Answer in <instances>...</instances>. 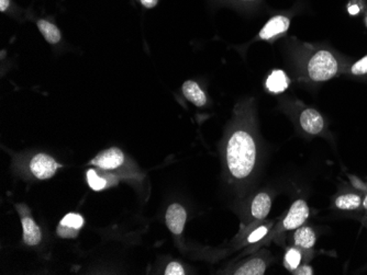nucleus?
Listing matches in <instances>:
<instances>
[{
  "instance_id": "nucleus-1",
  "label": "nucleus",
  "mask_w": 367,
  "mask_h": 275,
  "mask_svg": "<svg viewBox=\"0 0 367 275\" xmlns=\"http://www.w3.org/2000/svg\"><path fill=\"white\" fill-rule=\"evenodd\" d=\"M259 160V146L253 133L238 127L226 146L227 167L234 180H247L253 175Z\"/></svg>"
},
{
  "instance_id": "nucleus-2",
  "label": "nucleus",
  "mask_w": 367,
  "mask_h": 275,
  "mask_svg": "<svg viewBox=\"0 0 367 275\" xmlns=\"http://www.w3.org/2000/svg\"><path fill=\"white\" fill-rule=\"evenodd\" d=\"M343 72H346V63L340 55L324 47L313 51L306 63V74L313 82L331 80Z\"/></svg>"
},
{
  "instance_id": "nucleus-3",
  "label": "nucleus",
  "mask_w": 367,
  "mask_h": 275,
  "mask_svg": "<svg viewBox=\"0 0 367 275\" xmlns=\"http://www.w3.org/2000/svg\"><path fill=\"white\" fill-rule=\"evenodd\" d=\"M309 214H311V210H309L307 202L302 199H298L291 204L289 212L282 217L277 224L273 226L267 237L261 243H269V241H276L280 236L283 235L284 232L300 228V226L305 224L306 221L309 217Z\"/></svg>"
},
{
  "instance_id": "nucleus-4",
  "label": "nucleus",
  "mask_w": 367,
  "mask_h": 275,
  "mask_svg": "<svg viewBox=\"0 0 367 275\" xmlns=\"http://www.w3.org/2000/svg\"><path fill=\"white\" fill-rule=\"evenodd\" d=\"M300 125L302 131L309 135H320L326 130L324 116L313 108L302 111L300 116Z\"/></svg>"
},
{
  "instance_id": "nucleus-5",
  "label": "nucleus",
  "mask_w": 367,
  "mask_h": 275,
  "mask_svg": "<svg viewBox=\"0 0 367 275\" xmlns=\"http://www.w3.org/2000/svg\"><path fill=\"white\" fill-rule=\"evenodd\" d=\"M57 168L59 165L56 162L47 154L36 155L30 162L31 173L40 180L52 178L56 173Z\"/></svg>"
},
{
  "instance_id": "nucleus-6",
  "label": "nucleus",
  "mask_w": 367,
  "mask_h": 275,
  "mask_svg": "<svg viewBox=\"0 0 367 275\" xmlns=\"http://www.w3.org/2000/svg\"><path fill=\"white\" fill-rule=\"evenodd\" d=\"M187 212L178 203H173L166 210L165 221L171 234L180 236L185 228Z\"/></svg>"
},
{
  "instance_id": "nucleus-7",
  "label": "nucleus",
  "mask_w": 367,
  "mask_h": 275,
  "mask_svg": "<svg viewBox=\"0 0 367 275\" xmlns=\"http://www.w3.org/2000/svg\"><path fill=\"white\" fill-rule=\"evenodd\" d=\"M363 197H364V193L359 190L341 191L335 197L333 206L337 210H348V212L362 210Z\"/></svg>"
},
{
  "instance_id": "nucleus-8",
  "label": "nucleus",
  "mask_w": 367,
  "mask_h": 275,
  "mask_svg": "<svg viewBox=\"0 0 367 275\" xmlns=\"http://www.w3.org/2000/svg\"><path fill=\"white\" fill-rule=\"evenodd\" d=\"M123 162H125V156H123V151L114 147V148H109L101 153L90 162V164L104 170H112L123 165Z\"/></svg>"
},
{
  "instance_id": "nucleus-9",
  "label": "nucleus",
  "mask_w": 367,
  "mask_h": 275,
  "mask_svg": "<svg viewBox=\"0 0 367 275\" xmlns=\"http://www.w3.org/2000/svg\"><path fill=\"white\" fill-rule=\"evenodd\" d=\"M289 25H291V21L287 16H273L272 19H269L262 28V30L259 33V38L264 41H271L278 35L287 32Z\"/></svg>"
},
{
  "instance_id": "nucleus-10",
  "label": "nucleus",
  "mask_w": 367,
  "mask_h": 275,
  "mask_svg": "<svg viewBox=\"0 0 367 275\" xmlns=\"http://www.w3.org/2000/svg\"><path fill=\"white\" fill-rule=\"evenodd\" d=\"M272 197L267 192H260L251 201L250 214L255 221H264L272 210Z\"/></svg>"
},
{
  "instance_id": "nucleus-11",
  "label": "nucleus",
  "mask_w": 367,
  "mask_h": 275,
  "mask_svg": "<svg viewBox=\"0 0 367 275\" xmlns=\"http://www.w3.org/2000/svg\"><path fill=\"white\" fill-rule=\"evenodd\" d=\"M293 243L302 250L313 251L317 243L315 230L309 226H300V228L295 230Z\"/></svg>"
},
{
  "instance_id": "nucleus-12",
  "label": "nucleus",
  "mask_w": 367,
  "mask_h": 275,
  "mask_svg": "<svg viewBox=\"0 0 367 275\" xmlns=\"http://www.w3.org/2000/svg\"><path fill=\"white\" fill-rule=\"evenodd\" d=\"M182 91L186 99L198 108H202V107L207 104V96L196 81H185L182 84Z\"/></svg>"
},
{
  "instance_id": "nucleus-13",
  "label": "nucleus",
  "mask_w": 367,
  "mask_h": 275,
  "mask_svg": "<svg viewBox=\"0 0 367 275\" xmlns=\"http://www.w3.org/2000/svg\"><path fill=\"white\" fill-rule=\"evenodd\" d=\"M22 230H23V241L28 245H36L41 243L42 232L36 221L31 219L30 215L21 213Z\"/></svg>"
},
{
  "instance_id": "nucleus-14",
  "label": "nucleus",
  "mask_w": 367,
  "mask_h": 275,
  "mask_svg": "<svg viewBox=\"0 0 367 275\" xmlns=\"http://www.w3.org/2000/svg\"><path fill=\"white\" fill-rule=\"evenodd\" d=\"M289 85H291V79L282 69L273 70L272 73L269 74V77H267L266 82H265L266 89L272 94H276V95L285 91L289 88Z\"/></svg>"
},
{
  "instance_id": "nucleus-15",
  "label": "nucleus",
  "mask_w": 367,
  "mask_h": 275,
  "mask_svg": "<svg viewBox=\"0 0 367 275\" xmlns=\"http://www.w3.org/2000/svg\"><path fill=\"white\" fill-rule=\"evenodd\" d=\"M267 269V261L263 256H255L245 261L234 270L235 275H263Z\"/></svg>"
},
{
  "instance_id": "nucleus-16",
  "label": "nucleus",
  "mask_w": 367,
  "mask_h": 275,
  "mask_svg": "<svg viewBox=\"0 0 367 275\" xmlns=\"http://www.w3.org/2000/svg\"><path fill=\"white\" fill-rule=\"evenodd\" d=\"M36 27H38L42 36L51 45H56L62 41V33H61L60 29L51 20L41 18L36 21Z\"/></svg>"
},
{
  "instance_id": "nucleus-17",
  "label": "nucleus",
  "mask_w": 367,
  "mask_h": 275,
  "mask_svg": "<svg viewBox=\"0 0 367 275\" xmlns=\"http://www.w3.org/2000/svg\"><path fill=\"white\" fill-rule=\"evenodd\" d=\"M313 254V251H304L302 249L298 248L296 245L291 247V248L287 249L286 251L285 256H284V265L289 272H293L295 269L300 267L302 265V260L305 259L306 262L309 261L307 256Z\"/></svg>"
},
{
  "instance_id": "nucleus-18",
  "label": "nucleus",
  "mask_w": 367,
  "mask_h": 275,
  "mask_svg": "<svg viewBox=\"0 0 367 275\" xmlns=\"http://www.w3.org/2000/svg\"><path fill=\"white\" fill-rule=\"evenodd\" d=\"M274 225V221H267V223H263L262 221V224L255 227L252 232H249V235L247 236V239H245L247 243L254 245V243L263 241L267 237V235H269V232H271Z\"/></svg>"
},
{
  "instance_id": "nucleus-19",
  "label": "nucleus",
  "mask_w": 367,
  "mask_h": 275,
  "mask_svg": "<svg viewBox=\"0 0 367 275\" xmlns=\"http://www.w3.org/2000/svg\"><path fill=\"white\" fill-rule=\"evenodd\" d=\"M346 73L355 78H367V54L357 62L352 63L346 68Z\"/></svg>"
},
{
  "instance_id": "nucleus-20",
  "label": "nucleus",
  "mask_w": 367,
  "mask_h": 275,
  "mask_svg": "<svg viewBox=\"0 0 367 275\" xmlns=\"http://www.w3.org/2000/svg\"><path fill=\"white\" fill-rule=\"evenodd\" d=\"M61 225L79 230L84 226V219L79 214L70 213L64 216V219L61 221Z\"/></svg>"
},
{
  "instance_id": "nucleus-21",
  "label": "nucleus",
  "mask_w": 367,
  "mask_h": 275,
  "mask_svg": "<svg viewBox=\"0 0 367 275\" xmlns=\"http://www.w3.org/2000/svg\"><path fill=\"white\" fill-rule=\"evenodd\" d=\"M87 181L90 188L95 190V191H101V190L105 189L107 186V181L104 178L99 177L94 169L88 170Z\"/></svg>"
},
{
  "instance_id": "nucleus-22",
  "label": "nucleus",
  "mask_w": 367,
  "mask_h": 275,
  "mask_svg": "<svg viewBox=\"0 0 367 275\" xmlns=\"http://www.w3.org/2000/svg\"><path fill=\"white\" fill-rule=\"evenodd\" d=\"M165 275H184L186 274L185 269L180 265V262H171L167 267H166Z\"/></svg>"
},
{
  "instance_id": "nucleus-23",
  "label": "nucleus",
  "mask_w": 367,
  "mask_h": 275,
  "mask_svg": "<svg viewBox=\"0 0 367 275\" xmlns=\"http://www.w3.org/2000/svg\"><path fill=\"white\" fill-rule=\"evenodd\" d=\"M79 230H73L70 227L64 226V225H59L57 227V235L62 238H75L78 235Z\"/></svg>"
},
{
  "instance_id": "nucleus-24",
  "label": "nucleus",
  "mask_w": 367,
  "mask_h": 275,
  "mask_svg": "<svg viewBox=\"0 0 367 275\" xmlns=\"http://www.w3.org/2000/svg\"><path fill=\"white\" fill-rule=\"evenodd\" d=\"M291 273L294 275H313L315 274V270H313V267H311V265H308L307 262H306L304 265L302 263L300 267L295 269Z\"/></svg>"
},
{
  "instance_id": "nucleus-25",
  "label": "nucleus",
  "mask_w": 367,
  "mask_h": 275,
  "mask_svg": "<svg viewBox=\"0 0 367 275\" xmlns=\"http://www.w3.org/2000/svg\"><path fill=\"white\" fill-rule=\"evenodd\" d=\"M18 9L12 0H0V11L3 14H9L10 11H16Z\"/></svg>"
},
{
  "instance_id": "nucleus-26",
  "label": "nucleus",
  "mask_w": 367,
  "mask_h": 275,
  "mask_svg": "<svg viewBox=\"0 0 367 275\" xmlns=\"http://www.w3.org/2000/svg\"><path fill=\"white\" fill-rule=\"evenodd\" d=\"M361 10H362V8H361L359 3H354V1L353 3H348V12L351 14V16H357V14H359V12H361Z\"/></svg>"
},
{
  "instance_id": "nucleus-27",
  "label": "nucleus",
  "mask_w": 367,
  "mask_h": 275,
  "mask_svg": "<svg viewBox=\"0 0 367 275\" xmlns=\"http://www.w3.org/2000/svg\"><path fill=\"white\" fill-rule=\"evenodd\" d=\"M138 1L145 9L156 8L158 3V0H138Z\"/></svg>"
},
{
  "instance_id": "nucleus-28",
  "label": "nucleus",
  "mask_w": 367,
  "mask_h": 275,
  "mask_svg": "<svg viewBox=\"0 0 367 275\" xmlns=\"http://www.w3.org/2000/svg\"><path fill=\"white\" fill-rule=\"evenodd\" d=\"M362 210H364L367 215V190L365 191L364 197H363V206Z\"/></svg>"
},
{
  "instance_id": "nucleus-29",
  "label": "nucleus",
  "mask_w": 367,
  "mask_h": 275,
  "mask_svg": "<svg viewBox=\"0 0 367 275\" xmlns=\"http://www.w3.org/2000/svg\"><path fill=\"white\" fill-rule=\"evenodd\" d=\"M362 224L364 225L365 228L367 230V215L362 219Z\"/></svg>"
},
{
  "instance_id": "nucleus-30",
  "label": "nucleus",
  "mask_w": 367,
  "mask_h": 275,
  "mask_svg": "<svg viewBox=\"0 0 367 275\" xmlns=\"http://www.w3.org/2000/svg\"><path fill=\"white\" fill-rule=\"evenodd\" d=\"M365 25H366V27H367V14H366V16H365Z\"/></svg>"
},
{
  "instance_id": "nucleus-31",
  "label": "nucleus",
  "mask_w": 367,
  "mask_h": 275,
  "mask_svg": "<svg viewBox=\"0 0 367 275\" xmlns=\"http://www.w3.org/2000/svg\"><path fill=\"white\" fill-rule=\"evenodd\" d=\"M241 1H252V0H241Z\"/></svg>"
}]
</instances>
